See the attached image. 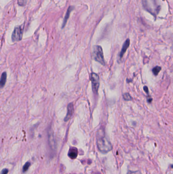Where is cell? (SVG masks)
Listing matches in <instances>:
<instances>
[{"instance_id": "obj_1", "label": "cell", "mask_w": 173, "mask_h": 174, "mask_svg": "<svg viewBox=\"0 0 173 174\" xmlns=\"http://www.w3.org/2000/svg\"><path fill=\"white\" fill-rule=\"evenodd\" d=\"M97 146L100 151L103 153H107L112 149L111 142L107 137L103 128H100L97 133Z\"/></svg>"}, {"instance_id": "obj_2", "label": "cell", "mask_w": 173, "mask_h": 174, "mask_svg": "<svg viewBox=\"0 0 173 174\" xmlns=\"http://www.w3.org/2000/svg\"><path fill=\"white\" fill-rule=\"evenodd\" d=\"M142 2L144 9L156 18L160 10L158 0H142Z\"/></svg>"}, {"instance_id": "obj_3", "label": "cell", "mask_w": 173, "mask_h": 174, "mask_svg": "<svg viewBox=\"0 0 173 174\" xmlns=\"http://www.w3.org/2000/svg\"><path fill=\"white\" fill-rule=\"evenodd\" d=\"M92 58L95 61L100 63L103 65H105V60H104V54L102 48L100 45H95L93 46L92 51Z\"/></svg>"}, {"instance_id": "obj_4", "label": "cell", "mask_w": 173, "mask_h": 174, "mask_svg": "<svg viewBox=\"0 0 173 174\" xmlns=\"http://www.w3.org/2000/svg\"><path fill=\"white\" fill-rule=\"evenodd\" d=\"M90 79L92 82V91L95 94H97L100 87L99 76L96 73L92 72L90 74Z\"/></svg>"}, {"instance_id": "obj_5", "label": "cell", "mask_w": 173, "mask_h": 174, "mask_svg": "<svg viewBox=\"0 0 173 174\" xmlns=\"http://www.w3.org/2000/svg\"><path fill=\"white\" fill-rule=\"evenodd\" d=\"M22 37V29L21 26L15 27L12 35V40L13 42L21 41Z\"/></svg>"}, {"instance_id": "obj_6", "label": "cell", "mask_w": 173, "mask_h": 174, "mask_svg": "<svg viewBox=\"0 0 173 174\" xmlns=\"http://www.w3.org/2000/svg\"><path fill=\"white\" fill-rule=\"evenodd\" d=\"M74 104L73 103H70L68 106L67 115L64 119V121L65 122H67L71 119V117H72L73 114L74 113Z\"/></svg>"}, {"instance_id": "obj_7", "label": "cell", "mask_w": 173, "mask_h": 174, "mask_svg": "<svg viewBox=\"0 0 173 174\" xmlns=\"http://www.w3.org/2000/svg\"><path fill=\"white\" fill-rule=\"evenodd\" d=\"M130 45V40L129 39H127L126 40V41L124 42V43H123L122 48H121V52L119 54V58L120 59L122 58L124 54L126 53V52L127 51V48H129Z\"/></svg>"}, {"instance_id": "obj_8", "label": "cell", "mask_w": 173, "mask_h": 174, "mask_svg": "<svg viewBox=\"0 0 173 174\" xmlns=\"http://www.w3.org/2000/svg\"><path fill=\"white\" fill-rule=\"evenodd\" d=\"M73 9H74V7H73V6H70L69 7L68 9L67 12H66V14L65 18H64V21H63V24H62V28H64V27L65 26L66 24L67 23V21L68 20L69 18L70 15L71 11Z\"/></svg>"}, {"instance_id": "obj_9", "label": "cell", "mask_w": 173, "mask_h": 174, "mask_svg": "<svg viewBox=\"0 0 173 174\" xmlns=\"http://www.w3.org/2000/svg\"><path fill=\"white\" fill-rule=\"evenodd\" d=\"M78 151L75 148H72L70 149L69 151V156L72 159H75L77 157Z\"/></svg>"}, {"instance_id": "obj_10", "label": "cell", "mask_w": 173, "mask_h": 174, "mask_svg": "<svg viewBox=\"0 0 173 174\" xmlns=\"http://www.w3.org/2000/svg\"><path fill=\"white\" fill-rule=\"evenodd\" d=\"M6 80H7V73L6 72H4L2 74L1 80H0V86L1 88H3L5 85Z\"/></svg>"}, {"instance_id": "obj_11", "label": "cell", "mask_w": 173, "mask_h": 174, "mask_svg": "<svg viewBox=\"0 0 173 174\" xmlns=\"http://www.w3.org/2000/svg\"><path fill=\"white\" fill-rule=\"evenodd\" d=\"M161 69V67H160V66H157L156 67H154L152 69V72L153 75H155L156 76L157 75H158V73H160V70Z\"/></svg>"}, {"instance_id": "obj_12", "label": "cell", "mask_w": 173, "mask_h": 174, "mask_svg": "<svg viewBox=\"0 0 173 174\" xmlns=\"http://www.w3.org/2000/svg\"><path fill=\"white\" fill-rule=\"evenodd\" d=\"M123 99L126 101H130V100H132V99H133L132 96L130 95V94H129V93H124L123 95Z\"/></svg>"}, {"instance_id": "obj_13", "label": "cell", "mask_w": 173, "mask_h": 174, "mask_svg": "<svg viewBox=\"0 0 173 174\" xmlns=\"http://www.w3.org/2000/svg\"><path fill=\"white\" fill-rule=\"evenodd\" d=\"M30 165H31V164H30V162H27L26 164L24 165V167H23V172H27L28 170V168H29V167H30Z\"/></svg>"}, {"instance_id": "obj_14", "label": "cell", "mask_w": 173, "mask_h": 174, "mask_svg": "<svg viewBox=\"0 0 173 174\" xmlns=\"http://www.w3.org/2000/svg\"><path fill=\"white\" fill-rule=\"evenodd\" d=\"M27 0H18V3L21 6H24L27 3Z\"/></svg>"}, {"instance_id": "obj_15", "label": "cell", "mask_w": 173, "mask_h": 174, "mask_svg": "<svg viewBox=\"0 0 173 174\" xmlns=\"http://www.w3.org/2000/svg\"><path fill=\"white\" fill-rule=\"evenodd\" d=\"M127 174H142L141 172L140 171H129L127 172Z\"/></svg>"}, {"instance_id": "obj_16", "label": "cell", "mask_w": 173, "mask_h": 174, "mask_svg": "<svg viewBox=\"0 0 173 174\" xmlns=\"http://www.w3.org/2000/svg\"><path fill=\"white\" fill-rule=\"evenodd\" d=\"M144 90L145 91L146 93L148 96H149V89H148V88L147 86L144 87Z\"/></svg>"}, {"instance_id": "obj_17", "label": "cell", "mask_w": 173, "mask_h": 174, "mask_svg": "<svg viewBox=\"0 0 173 174\" xmlns=\"http://www.w3.org/2000/svg\"><path fill=\"white\" fill-rule=\"evenodd\" d=\"M8 173V170L6 168L3 169L1 172V174H7Z\"/></svg>"}, {"instance_id": "obj_18", "label": "cell", "mask_w": 173, "mask_h": 174, "mask_svg": "<svg viewBox=\"0 0 173 174\" xmlns=\"http://www.w3.org/2000/svg\"><path fill=\"white\" fill-rule=\"evenodd\" d=\"M171 168H173V165H171Z\"/></svg>"}]
</instances>
